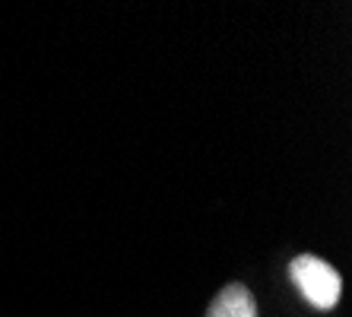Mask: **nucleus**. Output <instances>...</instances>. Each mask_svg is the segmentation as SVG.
Segmentation results:
<instances>
[{"label":"nucleus","mask_w":352,"mask_h":317,"mask_svg":"<svg viewBox=\"0 0 352 317\" xmlns=\"http://www.w3.org/2000/svg\"><path fill=\"white\" fill-rule=\"evenodd\" d=\"M289 279L295 283V289L302 292V298L318 311H333L340 305L343 295V279L333 270V263L320 261L314 254H298L289 263Z\"/></svg>","instance_id":"1"},{"label":"nucleus","mask_w":352,"mask_h":317,"mask_svg":"<svg viewBox=\"0 0 352 317\" xmlns=\"http://www.w3.org/2000/svg\"><path fill=\"white\" fill-rule=\"evenodd\" d=\"M206 317H257V301L245 283H229L206 308Z\"/></svg>","instance_id":"2"}]
</instances>
